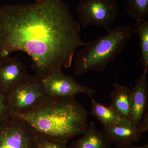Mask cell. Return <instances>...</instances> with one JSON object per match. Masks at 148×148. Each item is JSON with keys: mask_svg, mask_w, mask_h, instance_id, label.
I'll list each match as a JSON object with an SVG mask.
<instances>
[{"mask_svg": "<svg viewBox=\"0 0 148 148\" xmlns=\"http://www.w3.org/2000/svg\"><path fill=\"white\" fill-rule=\"evenodd\" d=\"M79 23L62 0H36L33 4L0 6V63L16 51L31 57L41 79L71 66L83 47Z\"/></svg>", "mask_w": 148, "mask_h": 148, "instance_id": "cell-1", "label": "cell"}, {"mask_svg": "<svg viewBox=\"0 0 148 148\" xmlns=\"http://www.w3.org/2000/svg\"><path fill=\"white\" fill-rule=\"evenodd\" d=\"M88 115L75 97L45 95L32 109L11 116L23 120L38 135L67 143L86 131Z\"/></svg>", "mask_w": 148, "mask_h": 148, "instance_id": "cell-2", "label": "cell"}, {"mask_svg": "<svg viewBox=\"0 0 148 148\" xmlns=\"http://www.w3.org/2000/svg\"><path fill=\"white\" fill-rule=\"evenodd\" d=\"M106 30L105 35L85 42L82 49L76 51L73 76L82 75L90 71H105L136 33L135 29L129 25Z\"/></svg>", "mask_w": 148, "mask_h": 148, "instance_id": "cell-3", "label": "cell"}, {"mask_svg": "<svg viewBox=\"0 0 148 148\" xmlns=\"http://www.w3.org/2000/svg\"><path fill=\"white\" fill-rule=\"evenodd\" d=\"M76 10L84 28L94 25L108 30L117 17L119 6L115 0H80Z\"/></svg>", "mask_w": 148, "mask_h": 148, "instance_id": "cell-4", "label": "cell"}, {"mask_svg": "<svg viewBox=\"0 0 148 148\" xmlns=\"http://www.w3.org/2000/svg\"><path fill=\"white\" fill-rule=\"evenodd\" d=\"M45 95L41 79L29 75L6 93L11 116L29 110Z\"/></svg>", "mask_w": 148, "mask_h": 148, "instance_id": "cell-5", "label": "cell"}, {"mask_svg": "<svg viewBox=\"0 0 148 148\" xmlns=\"http://www.w3.org/2000/svg\"><path fill=\"white\" fill-rule=\"evenodd\" d=\"M37 134L23 120L0 121V148H37Z\"/></svg>", "mask_w": 148, "mask_h": 148, "instance_id": "cell-6", "label": "cell"}, {"mask_svg": "<svg viewBox=\"0 0 148 148\" xmlns=\"http://www.w3.org/2000/svg\"><path fill=\"white\" fill-rule=\"evenodd\" d=\"M45 95L56 97H75L83 93L92 97L95 89L78 83L74 78L63 72L53 73L41 79Z\"/></svg>", "mask_w": 148, "mask_h": 148, "instance_id": "cell-7", "label": "cell"}, {"mask_svg": "<svg viewBox=\"0 0 148 148\" xmlns=\"http://www.w3.org/2000/svg\"><path fill=\"white\" fill-rule=\"evenodd\" d=\"M147 73L143 74L130 88L131 102L130 121L136 128L146 112H148V83Z\"/></svg>", "mask_w": 148, "mask_h": 148, "instance_id": "cell-8", "label": "cell"}, {"mask_svg": "<svg viewBox=\"0 0 148 148\" xmlns=\"http://www.w3.org/2000/svg\"><path fill=\"white\" fill-rule=\"evenodd\" d=\"M29 75L24 62L14 56L0 63V90L7 93Z\"/></svg>", "mask_w": 148, "mask_h": 148, "instance_id": "cell-9", "label": "cell"}, {"mask_svg": "<svg viewBox=\"0 0 148 148\" xmlns=\"http://www.w3.org/2000/svg\"><path fill=\"white\" fill-rule=\"evenodd\" d=\"M103 131L111 144H115L116 146L138 143L143 135L130 121L124 118H121L119 122L114 125L104 126Z\"/></svg>", "mask_w": 148, "mask_h": 148, "instance_id": "cell-10", "label": "cell"}, {"mask_svg": "<svg viewBox=\"0 0 148 148\" xmlns=\"http://www.w3.org/2000/svg\"><path fill=\"white\" fill-rule=\"evenodd\" d=\"M80 138L75 140L67 148H110L111 143L103 131L96 127L95 121L90 122Z\"/></svg>", "mask_w": 148, "mask_h": 148, "instance_id": "cell-11", "label": "cell"}, {"mask_svg": "<svg viewBox=\"0 0 148 148\" xmlns=\"http://www.w3.org/2000/svg\"><path fill=\"white\" fill-rule=\"evenodd\" d=\"M114 90L111 94L110 106L121 118L130 120L131 90L128 88L116 83L113 84Z\"/></svg>", "mask_w": 148, "mask_h": 148, "instance_id": "cell-12", "label": "cell"}, {"mask_svg": "<svg viewBox=\"0 0 148 148\" xmlns=\"http://www.w3.org/2000/svg\"><path fill=\"white\" fill-rule=\"evenodd\" d=\"M90 114L101 122L103 126L114 125L119 122L121 118L110 106H106L95 101L92 97Z\"/></svg>", "mask_w": 148, "mask_h": 148, "instance_id": "cell-13", "label": "cell"}, {"mask_svg": "<svg viewBox=\"0 0 148 148\" xmlns=\"http://www.w3.org/2000/svg\"><path fill=\"white\" fill-rule=\"evenodd\" d=\"M136 33L140 39L141 56L140 62L144 71H148V21L146 20L136 21L134 24Z\"/></svg>", "mask_w": 148, "mask_h": 148, "instance_id": "cell-14", "label": "cell"}, {"mask_svg": "<svg viewBox=\"0 0 148 148\" xmlns=\"http://www.w3.org/2000/svg\"><path fill=\"white\" fill-rule=\"evenodd\" d=\"M126 10L136 21L146 20L148 16V0H127Z\"/></svg>", "mask_w": 148, "mask_h": 148, "instance_id": "cell-15", "label": "cell"}, {"mask_svg": "<svg viewBox=\"0 0 148 148\" xmlns=\"http://www.w3.org/2000/svg\"><path fill=\"white\" fill-rule=\"evenodd\" d=\"M37 148H67V143L53 141L37 134Z\"/></svg>", "mask_w": 148, "mask_h": 148, "instance_id": "cell-16", "label": "cell"}, {"mask_svg": "<svg viewBox=\"0 0 148 148\" xmlns=\"http://www.w3.org/2000/svg\"><path fill=\"white\" fill-rule=\"evenodd\" d=\"M11 118L6 94L0 90V121Z\"/></svg>", "mask_w": 148, "mask_h": 148, "instance_id": "cell-17", "label": "cell"}, {"mask_svg": "<svg viewBox=\"0 0 148 148\" xmlns=\"http://www.w3.org/2000/svg\"><path fill=\"white\" fill-rule=\"evenodd\" d=\"M138 131L143 134L148 130V112H146L141 119L137 128Z\"/></svg>", "mask_w": 148, "mask_h": 148, "instance_id": "cell-18", "label": "cell"}, {"mask_svg": "<svg viewBox=\"0 0 148 148\" xmlns=\"http://www.w3.org/2000/svg\"><path fill=\"white\" fill-rule=\"evenodd\" d=\"M115 148H148V145H145L143 146H138L134 145V144H128L123 145L116 146Z\"/></svg>", "mask_w": 148, "mask_h": 148, "instance_id": "cell-19", "label": "cell"}]
</instances>
